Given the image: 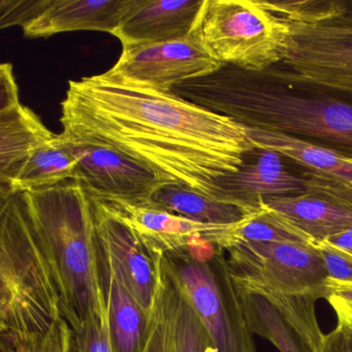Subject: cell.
Segmentation results:
<instances>
[{"instance_id": "cell-1", "label": "cell", "mask_w": 352, "mask_h": 352, "mask_svg": "<svg viewBox=\"0 0 352 352\" xmlns=\"http://www.w3.org/2000/svg\"><path fill=\"white\" fill-rule=\"evenodd\" d=\"M60 122L65 135L116 148L164 182L211 197L215 183L256 151L234 119L109 72L69 81Z\"/></svg>"}, {"instance_id": "cell-2", "label": "cell", "mask_w": 352, "mask_h": 352, "mask_svg": "<svg viewBox=\"0 0 352 352\" xmlns=\"http://www.w3.org/2000/svg\"><path fill=\"white\" fill-rule=\"evenodd\" d=\"M172 92L247 127L352 148V104L325 90L282 79L271 69L251 73L223 65Z\"/></svg>"}, {"instance_id": "cell-3", "label": "cell", "mask_w": 352, "mask_h": 352, "mask_svg": "<svg viewBox=\"0 0 352 352\" xmlns=\"http://www.w3.org/2000/svg\"><path fill=\"white\" fill-rule=\"evenodd\" d=\"M20 197L52 272L61 314L78 333L91 317L108 315L91 197L76 180Z\"/></svg>"}, {"instance_id": "cell-4", "label": "cell", "mask_w": 352, "mask_h": 352, "mask_svg": "<svg viewBox=\"0 0 352 352\" xmlns=\"http://www.w3.org/2000/svg\"><path fill=\"white\" fill-rule=\"evenodd\" d=\"M63 317L60 298L20 193L1 199L0 335L19 345L47 333Z\"/></svg>"}, {"instance_id": "cell-5", "label": "cell", "mask_w": 352, "mask_h": 352, "mask_svg": "<svg viewBox=\"0 0 352 352\" xmlns=\"http://www.w3.org/2000/svg\"><path fill=\"white\" fill-rule=\"evenodd\" d=\"M265 3L290 30L285 59L270 69L287 81L352 94V13L343 0Z\"/></svg>"}, {"instance_id": "cell-6", "label": "cell", "mask_w": 352, "mask_h": 352, "mask_svg": "<svg viewBox=\"0 0 352 352\" xmlns=\"http://www.w3.org/2000/svg\"><path fill=\"white\" fill-rule=\"evenodd\" d=\"M216 352H256L224 251L201 240L164 256Z\"/></svg>"}, {"instance_id": "cell-7", "label": "cell", "mask_w": 352, "mask_h": 352, "mask_svg": "<svg viewBox=\"0 0 352 352\" xmlns=\"http://www.w3.org/2000/svg\"><path fill=\"white\" fill-rule=\"evenodd\" d=\"M197 32L223 65L263 73L281 65L290 30L263 0H206Z\"/></svg>"}, {"instance_id": "cell-8", "label": "cell", "mask_w": 352, "mask_h": 352, "mask_svg": "<svg viewBox=\"0 0 352 352\" xmlns=\"http://www.w3.org/2000/svg\"><path fill=\"white\" fill-rule=\"evenodd\" d=\"M232 273L263 280L292 294L327 298V273L314 244H243L226 250Z\"/></svg>"}, {"instance_id": "cell-9", "label": "cell", "mask_w": 352, "mask_h": 352, "mask_svg": "<svg viewBox=\"0 0 352 352\" xmlns=\"http://www.w3.org/2000/svg\"><path fill=\"white\" fill-rule=\"evenodd\" d=\"M223 67L201 41L199 32L179 40L123 46L113 76L170 92L174 86L205 77Z\"/></svg>"}, {"instance_id": "cell-10", "label": "cell", "mask_w": 352, "mask_h": 352, "mask_svg": "<svg viewBox=\"0 0 352 352\" xmlns=\"http://www.w3.org/2000/svg\"><path fill=\"white\" fill-rule=\"evenodd\" d=\"M60 141L77 160L76 181L96 199L148 203L164 184L153 170L106 144L60 133Z\"/></svg>"}, {"instance_id": "cell-11", "label": "cell", "mask_w": 352, "mask_h": 352, "mask_svg": "<svg viewBox=\"0 0 352 352\" xmlns=\"http://www.w3.org/2000/svg\"><path fill=\"white\" fill-rule=\"evenodd\" d=\"M91 199L98 257L144 311L151 314L157 289L160 258H154L131 230L114 217L100 199L92 197Z\"/></svg>"}, {"instance_id": "cell-12", "label": "cell", "mask_w": 352, "mask_h": 352, "mask_svg": "<svg viewBox=\"0 0 352 352\" xmlns=\"http://www.w3.org/2000/svg\"><path fill=\"white\" fill-rule=\"evenodd\" d=\"M257 151V158L252 162L245 158L238 172L215 183L212 197L255 213L263 209V199L267 197L306 193L304 177L290 172L283 162V156L273 150Z\"/></svg>"}, {"instance_id": "cell-13", "label": "cell", "mask_w": 352, "mask_h": 352, "mask_svg": "<svg viewBox=\"0 0 352 352\" xmlns=\"http://www.w3.org/2000/svg\"><path fill=\"white\" fill-rule=\"evenodd\" d=\"M100 201L114 217L131 230L156 259L188 248L205 240L211 230L222 226L197 223L148 203H129L119 199Z\"/></svg>"}, {"instance_id": "cell-14", "label": "cell", "mask_w": 352, "mask_h": 352, "mask_svg": "<svg viewBox=\"0 0 352 352\" xmlns=\"http://www.w3.org/2000/svg\"><path fill=\"white\" fill-rule=\"evenodd\" d=\"M206 0H133L113 36L123 46L179 40L197 30Z\"/></svg>"}, {"instance_id": "cell-15", "label": "cell", "mask_w": 352, "mask_h": 352, "mask_svg": "<svg viewBox=\"0 0 352 352\" xmlns=\"http://www.w3.org/2000/svg\"><path fill=\"white\" fill-rule=\"evenodd\" d=\"M133 0H51L50 6L24 26L28 38H49L63 32H102L113 34Z\"/></svg>"}, {"instance_id": "cell-16", "label": "cell", "mask_w": 352, "mask_h": 352, "mask_svg": "<svg viewBox=\"0 0 352 352\" xmlns=\"http://www.w3.org/2000/svg\"><path fill=\"white\" fill-rule=\"evenodd\" d=\"M248 135L255 149L273 150L307 168L310 174L352 192L351 155L276 131L248 127Z\"/></svg>"}, {"instance_id": "cell-17", "label": "cell", "mask_w": 352, "mask_h": 352, "mask_svg": "<svg viewBox=\"0 0 352 352\" xmlns=\"http://www.w3.org/2000/svg\"><path fill=\"white\" fill-rule=\"evenodd\" d=\"M263 206L304 232L313 244L352 228V208L317 193L267 197Z\"/></svg>"}, {"instance_id": "cell-18", "label": "cell", "mask_w": 352, "mask_h": 352, "mask_svg": "<svg viewBox=\"0 0 352 352\" xmlns=\"http://www.w3.org/2000/svg\"><path fill=\"white\" fill-rule=\"evenodd\" d=\"M77 160L59 135L34 148L1 188V199L17 193L50 188L76 179Z\"/></svg>"}, {"instance_id": "cell-19", "label": "cell", "mask_w": 352, "mask_h": 352, "mask_svg": "<svg viewBox=\"0 0 352 352\" xmlns=\"http://www.w3.org/2000/svg\"><path fill=\"white\" fill-rule=\"evenodd\" d=\"M98 261L115 351L142 352L147 339L150 315L125 289L100 257Z\"/></svg>"}, {"instance_id": "cell-20", "label": "cell", "mask_w": 352, "mask_h": 352, "mask_svg": "<svg viewBox=\"0 0 352 352\" xmlns=\"http://www.w3.org/2000/svg\"><path fill=\"white\" fill-rule=\"evenodd\" d=\"M232 276L239 290L267 300L311 352L321 351L325 335L321 331L315 314V302L318 298L284 292L256 278L234 273Z\"/></svg>"}, {"instance_id": "cell-21", "label": "cell", "mask_w": 352, "mask_h": 352, "mask_svg": "<svg viewBox=\"0 0 352 352\" xmlns=\"http://www.w3.org/2000/svg\"><path fill=\"white\" fill-rule=\"evenodd\" d=\"M30 109L18 104L0 112V183L9 184L20 164L34 148L54 138Z\"/></svg>"}, {"instance_id": "cell-22", "label": "cell", "mask_w": 352, "mask_h": 352, "mask_svg": "<svg viewBox=\"0 0 352 352\" xmlns=\"http://www.w3.org/2000/svg\"><path fill=\"white\" fill-rule=\"evenodd\" d=\"M148 204L208 226H230L253 214L180 183H164L153 193Z\"/></svg>"}, {"instance_id": "cell-23", "label": "cell", "mask_w": 352, "mask_h": 352, "mask_svg": "<svg viewBox=\"0 0 352 352\" xmlns=\"http://www.w3.org/2000/svg\"><path fill=\"white\" fill-rule=\"evenodd\" d=\"M205 241L222 251L243 244L302 243L313 244L308 236L290 226L279 215L263 206V209L238 223L222 226L210 232Z\"/></svg>"}, {"instance_id": "cell-24", "label": "cell", "mask_w": 352, "mask_h": 352, "mask_svg": "<svg viewBox=\"0 0 352 352\" xmlns=\"http://www.w3.org/2000/svg\"><path fill=\"white\" fill-rule=\"evenodd\" d=\"M238 292L251 333L269 340L280 352H311L267 300L239 289Z\"/></svg>"}, {"instance_id": "cell-25", "label": "cell", "mask_w": 352, "mask_h": 352, "mask_svg": "<svg viewBox=\"0 0 352 352\" xmlns=\"http://www.w3.org/2000/svg\"><path fill=\"white\" fill-rule=\"evenodd\" d=\"M170 275L173 281L172 331L174 352H216L195 308L175 281L172 274L170 273Z\"/></svg>"}, {"instance_id": "cell-26", "label": "cell", "mask_w": 352, "mask_h": 352, "mask_svg": "<svg viewBox=\"0 0 352 352\" xmlns=\"http://www.w3.org/2000/svg\"><path fill=\"white\" fill-rule=\"evenodd\" d=\"M173 281L164 257L158 265V284L150 314L147 339L142 352H174L172 331Z\"/></svg>"}, {"instance_id": "cell-27", "label": "cell", "mask_w": 352, "mask_h": 352, "mask_svg": "<svg viewBox=\"0 0 352 352\" xmlns=\"http://www.w3.org/2000/svg\"><path fill=\"white\" fill-rule=\"evenodd\" d=\"M0 352H78L76 333L61 317L47 333L34 336L19 345L0 341Z\"/></svg>"}, {"instance_id": "cell-28", "label": "cell", "mask_w": 352, "mask_h": 352, "mask_svg": "<svg viewBox=\"0 0 352 352\" xmlns=\"http://www.w3.org/2000/svg\"><path fill=\"white\" fill-rule=\"evenodd\" d=\"M78 352H116L111 336L109 314L104 317H91L76 333Z\"/></svg>"}, {"instance_id": "cell-29", "label": "cell", "mask_w": 352, "mask_h": 352, "mask_svg": "<svg viewBox=\"0 0 352 352\" xmlns=\"http://www.w3.org/2000/svg\"><path fill=\"white\" fill-rule=\"evenodd\" d=\"M51 0H1L0 25L1 28L28 25L50 6Z\"/></svg>"}, {"instance_id": "cell-30", "label": "cell", "mask_w": 352, "mask_h": 352, "mask_svg": "<svg viewBox=\"0 0 352 352\" xmlns=\"http://www.w3.org/2000/svg\"><path fill=\"white\" fill-rule=\"evenodd\" d=\"M327 273V281L352 286V257L325 242L314 244Z\"/></svg>"}, {"instance_id": "cell-31", "label": "cell", "mask_w": 352, "mask_h": 352, "mask_svg": "<svg viewBox=\"0 0 352 352\" xmlns=\"http://www.w3.org/2000/svg\"><path fill=\"white\" fill-rule=\"evenodd\" d=\"M327 300L335 310L338 325L352 331V286L327 281Z\"/></svg>"}, {"instance_id": "cell-32", "label": "cell", "mask_w": 352, "mask_h": 352, "mask_svg": "<svg viewBox=\"0 0 352 352\" xmlns=\"http://www.w3.org/2000/svg\"><path fill=\"white\" fill-rule=\"evenodd\" d=\"M19 102V91L16 83L13 67L10 63L0 67V112L15 108Z\"/></svg>"}, {"instance_id": "cell-33", "label": "cell", "mask_w": 352, "mask_h": 352, "mask_svg": "<svg viewBox=\"0 0 352 352\" xmlns=\"http://www.w3.org/2000/svg\"><path fill=\"white\" fill-rule=\"evenodd\" d=\"M320 352H352V331L337 325L325 335Z\"/></svg>"}, {"instance_id": "cell-34", "label": "cell", "mask_w": 352, "mask_h": 352, "mask_svg": "<svg viewBox=\"0 0 352 352\" xmlns=\"http://www.w3.org/2000/svg\"><path fill=\"white\" fill-rule=\"evenodd\" d=\"M324 242L352 257V228L327 239Z\"/></svg>"}, {"instance_id": "cell-35", "label": "cell", "mask_w": 352, "mask_h": 352, "mask_svg": "<svg viewBox=\"0 0 352 352\" xmlns=\"http://www.w3.org/2000/svg\"><path fill=\"white\" fill-rule=\"evenodd\" d=\"M344 6H345L347 11L351 12L352 13V0H343Z\"/></svg>"}]
</instances>
